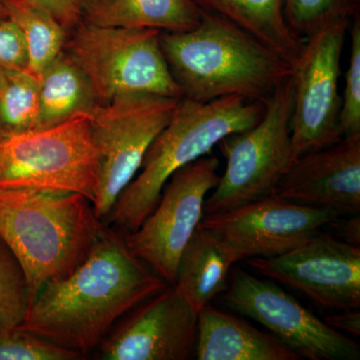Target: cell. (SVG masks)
<instances>
[{"instance_id": "6da1fadb", "label": "cell", "mask_w": 360, "mask_h": 360, "mask_svg": "<svg viewBox=\"0 0 360 360\" xmlns=\"http://www.w3.org/2000/svg\"><path fill=\"white\" fill-rule=\"evenodd\" d=\"M165 283L131 255L124 236L104 225L75 271L40 288L18 328L84 355L101 345L118 319L165 290Z\"/></svg>"}, {"instance_id": "7a4b0ae2", "label": "cell", "mask_w": 360, "mask_h": 360, "mask_svg": "<svg viewBox=\"0 0 360 360\" xmlns=\"http://www.w3.org/2000/svg\"><path fill=\"white\" fill-rule=\"evenodd\" d=\"M160 45L184 97L208 103L227 96L266 103L292 68L243 28L203 11L182 32H160Z\"/></svg>"}, {"instance_id": "3957f363", "label": "cell", "mask_w": 360, "mask_h": 360, "mask_svg": "<svg viewBox=\"0 0 360 360\" xmlns=\"http://www.w3.org/2000/svg\"><path fill=\"white\" fill-rule=\"evenodd\" d=\"M103 226L82 194L0 189V239L22 266L30 303L86 259Z\"/></svg>"}, {"instance_id": "277c9868", "label": "cell", "mask_w": 360, "mask_h": 360, "mask_svg": "<svg viewBox=\"0 0 360 360\" xmlns=\"http://www.w3.org/2000/svg\"><path fill=\"white\" fill-rule=\"evenodd\" d=\"M264 110V103L238 96L205 103L182 97L170 122L149 146L136 176L105 219L125 234L136 231L158 205L163 187L175 172L210 153L227 135L253 127Z\"/></svg>"}, {"instance_id": "5b68a950", "label": "cell", "mask_w": 360, "mask_h": 360, "mask_svg": "<svg viewBox=\"0 0 360 360\" xmlns=\"http://www.w3.org/2000/svg\"><path fill=\"white\" fill-rule=\"evenodd\" d=\"M160 32L80 21L68 32L63 51L89 79L98 104L137 94L180 99L184 94L163 54Z\"/></svg>"}, {"instance_id": "8992f818", "label": "cell", "mask_w": 360, "mask_h": 360, "mask_svg": "<svg viewBox=\"0 0 360 360\" xmlns=\"http://www.w3.org/2000/svg\"><path fill=\"white\" fill-rule=\"evenodd\" d=\"M291 77L265 103L253 127L225 136L217 143L226 160L224 174L205 201V215L217 214L274 193L292 161Z\"/></svg>"}, {"instance_id": "52a82bcc", "label": "cell", "mask_w": 360, "mask_h": 360, "mask_svg": "<svg viewBox=\"0 0 360 360\" xmlns=\"http://www.w3.org/2000/svg\"><path fill=\"white\" fill-rule=\"evenodd\" d=\"M97 179L89 116L0 137V189L79 193L94 203Z\"/></svg>"}, {"instance_id": "ba28073f", "label": "cell", "mask_w": 360, "mask_h": 360, "mask_svg": "<svg viewBox=\"0 0 360 360\" xmlns=\"http://www.w3.org/2000/svg\"><path fill=\"white\" fill-rule=\"evenodd\" d=\"M180 99L127 94L98 104L92 111L89 127L98 155L92 205L99 219H106L120 194L136 176L146 151L172 120Z\"/></svg>"}, {"instance_id": "9c48e42d", "label": "cell", "mask_w": 360, "mask_h": 360, "mask_svg": "<svg viewBox=\"0 0 360 360\" xmlns=\"http://www.w3.org/2000/svg\"><path fill=\"white\" fill-rule=\"evenodd\" d=\"M217 156L198 158L172 175L141 226L124 236L131 255L174 284L180 255L205 217L206 195L220 180Z\"/></svg>"}, {"instance_id": "30bf717a", "label": "cell", "mask_w": 360, "mask_h": 360, "mask_svg": "<svg viewBox=\"0 0 360 360\" xmlns=\"http://www.w3.org/2000/svg\"><path fill=\"white\" fill-rule=\"evenodd\" d=\"M347 27L333 25L307 39L302 56L292 68L291 163L342 139L338 79Z\"/></svg>"}, {"instance_id": "8fae6325", "label": "cell", "mask_w": 360, "mask_h": 360, "mask_svg": "<svg viewBox=\"0 0 360 360\" xmlns=\"http://www.w3.org/2000/svg\"><path fill=\"white\" fill-rule=\"evenodd\" d=\"M227 307L252 319L302 359L359 360V345L302 307L283 288L245 270L233 271Z\"/></svg>"}, {"instance_id": "7c38bea8", "label": "cell", "mask_w": 360, "mask_h": 360, "mask_svg": "<svg viewBox=\"0 0 360 360\" xmlns=\"http://www.w3.org/2000/svg\"><path fill=\"white\" fill-rule=\"evenodd\" d=\"M338 217L328 208L298 205L272 193L227 212L205 215L200 224L243 260L283 255Z\"/></svg>"}, {"instance_id": "4fadbf2b", "label": "cell", "mask_w": 360, "mask_h": 360, "mask_svg": "<svg viewBox=\"0 0 360 360\" xmlns=\"http://www.w3.org/2000/svg\"><path fill=\"white\" fill-rule=\"evenodd\" d=\"M248 264L324 309H359V246L319 231L283 255L253 257Z\"/></svg>"}, {"instance_id": "5bb4252c", "label": "cell", "mask_w": 360, "mask_h": 360, "mask_svg": "<svg viewBox=\"0 0 360 360\" xmlns=\"http://www.w3.org/2000/svg\"><path fill=\"white\" fill-rule=\"evenodd\" d=\"M101 343L106 360H186L198 336V312L174 284L142 302Z\"/></svg>"}, {"instance_id": "9a60e30c", "label": "cell", "mask_w": 360, "mask_h": 360, "mask_svg": "<svg viewBox=\"0 0 360 360\" xmlns=\"http://www.w3.org/2000/svg\"><path fill=\"white\" fill-rule=\"evenodd\" d=\"M274 194L298 205L328 208L336 214L360 212V134L300 156Z\"/></svg>"}, {"instance_id": "2e32d148", "label": "cell", "mask_w": 360, "mask_h": 360, "mask_svg": "<svg viewBox=\"0 0 360 360\" xmlns=\"http://www.w3.org/2000/svg\"><path fill=\"white\" fill-rule=\"evenodd\" d=\"M198 360H298L276 336L206 305L198 311L195 343Z\"/></svg>"}, {"instance_id": "e0dca14e", "label": "cell", "mask_w": 360, "mask_h": 360, "mask_svg": "<svg viewBox=\"0 0 360 360\" xmlns=\"http://www.w3.org/2000/svg\"><path fill=\"white\" fill-rule=\"evenodd\" d=\"M78 6L80 21L89 25L165 32L193 30L202 13L194 0H78Z\"/></svg>"}, {"instance_id": "ac0fdd59", "label": "cell", "mask_w": 360, "mask_h": 360, "mask_svg": "<svg viewBox=\"0 0 360 360\" xmlns=\"http://www.w3.org/2000/svg\"><path fill=\"white\" fill-rule=\"evenodd\" d=\"M241 258L200 224L180 255L174 288L196 311L226 290L232 265Z\"/></svg>"}, {"instance_id": "d6986e66", "label": "cell", "mask_w": 360, "mask_h": 360, "mask_svg": "<svg viewBox=\"0 0 360 360\" xmlns=\"http://www.w3.org/2000/svg\"><path fill=\"white\" fill-rule=\"evenodd\" d=\"M201 9L231 21L278 54L291 68L302 56L307 39L288 25L284 0H194Z\"/></svg>"}, {"instance_id": "ffe728a7", "label": "cell", "mask_w": 360, "mask_h": 360, "mask_svg": "<svg viewBox=\"0 0 360 360\" xmlns=\"http://www.w3.org/2000/svg\"><path fill=\"white\" fill-rule=\"evenodd\" d=\"M98 105L84 73L65 51L39 77V115L35 130L51 129L80 116H89Z\"/></svg>"}, {"instance_id": "44dd1931", "label": "cell", "mask_w": 360, "mask_h": 360, "mask_svg": "<svg viewBox=\"0 0 360 360\" xmlns=\"http://www.w3.org/2000/svg\"><path fill=\"white\" fill-rule=\"evenodd\" d=\"M7 18L20 28L27 51V70L40 73L65 51L68 32L51 13L28 0H6Z\"/></svg>"}, {"instance_id": "7402d4cb", "label": "cell", "mask_w": 360, "mask_h": 360, "mask_svg": "<svg viewBox=\"0 0 360 360\" xmlns=\"http://www.w3.org/2000/svg\"><path fill=\"white\" fill-rule=\"evenodd\" d=\"M39 79L28 70L0 71V137L35 130Z\"/></svg>"}, {"instance_id": "603a6c76", "label": "cell", "mask_w": 360, "mask_h": 360, "mask_svg": "<svg viewBox=\"0 0 360 360\" xmlns=\"http://www.w3.org/2000/svg\"><path fill=\"white\" fill-rule=\"evenodd\" d=\"M285 18L302 39L338 25H349L359 13V0H284Z\"/></svg>"}, {"instance_id": "cb8c5ba5", "label": "cell", "mask_w": 360, "mask_h": 360, "mask_svg": "<svg viewBox=\"0 0 360 360\" xmlns=\"http://www.w3.org/2000/svg\"><path fill=\"white\" fill-rule=\"evenodd\" d=\"M30 305V290L22 266L0 239V328H20Z\"/></svg>"}, {"instance_id": "d4e9b609", "label": "cell", "mask_w": 360, "mask_h": 360, "mask_svg": "<svg viewBox=\"0 0 360 360\" xmlns=\"http://www.w3.org/2000/svg\"><path fill=\"white\" fill-rule=\"evenodd\" d=\"M82 356L20 328H0V360H77Z\"/></svg>"}, {"instance_id": "484cf974", "label": "cell", "mask_w": 360, "mask_h": 360, "mask_svg": "<svg viewBox=\"0 0 360 360\" xmlns=\"http://www.w3.org/2000/svg\"><path fill=\"white\" fill-rule=\"evenodd\" d=\"M352 53L345 73V86L341 97L340 130L341 136L360 134V18H354Z\"/></svg>"}, {"instance_id": "4316f807", "label": "cell", "mask_w": 360, "mask_h": 360, "mask_svg": "<svg viewBox=\"0 0 360 360\" xmlns=\"http://www.w3.org/2000/svg\"><path fill=\"white\" fill-rule=\"evenodd\" d=\"M27 51L20 28L9 18L0 20V71L27 70Z\"/></svg>"}, {"instance_id": "83f0119b", "label": "cell", "mask_w": 360, "mask_h": 360, "mask_svg": "<svg viewBox=\"0 0 360 360\" xmlns=\"http://www.w3.org/2000/svg\"><path fill=\"white\" fill-rule=\"evenodd\" d=\"M51 13L63 27L71 32L80 22L78 0H28Z\"/></svg>"}, {"instance_id": "f1b7e54d", "label": "cell", "mask_w": 360, "mask_h": 360, "mask_svg": "<svg viewBox=\"0 0 360 360\" xmlns=\"http://www.w3.org/2000/svg\"><path fill=\"white\" fill-rule=\"evenodd\" d=\"M340 314L329 315L324 321L336 330L360 335V314L359 310H340Z\"/></svg>"}, {"instance_id": "f546056e", "label": "cell", "mask_w": 360, "mask_h": 360, "mask_svg": "<svg viewBox=\"0 0 360 360\" xmlns=\"http://www.w3.org/2000/svg\"><path fill=\"white\" fill-rule=\"evenodd\" d=\"M341 234L345 238V243L354 246L360 245V219L359 217H354L342 224H338Z\"/></svg>"}, {"instance_id": "4dcf8cb0", "label": "cell", "mask_w": 360, "mask_h": 360, "mask_svg": "<svg viewBox=\"0 0 360 360\" xmlns=\"http://www.w3.org/2000/svg\"><path fill=\"white\" fill-rule=\"evenodd\" d=\"M7 18L6 0H0V20Z\"/></svg>"}]
</instances>
